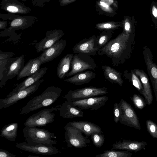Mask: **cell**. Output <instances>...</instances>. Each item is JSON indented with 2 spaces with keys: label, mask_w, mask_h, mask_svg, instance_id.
I'll return each instance as SVG.
<instances>
[{
  "label": "cell",
  "mask_w": 157,
  "mask_h": 157,
  "mask_svg": "<svg viewBox=\"0 0 157 157\" xmlns=\"http://www.w3.org/2000/svg\"><path fill=\"white\" fill-rule=\"evenodd\" d=\"M134 41L130 34L123 31L100 49L97 54L100 56H106L111 59L113 66H118L130 57Z\"/></svg>",
  "instance_id": "1"
},
{
  "label": "cell",
  "mask_w": 157,
  "mask_h": 157,
  "mask_svg": "<svg viewBox=\"0 0 157 157\" xmlns=\"http://www.w3.org/2000/svg\"><path fill=\"white\" fill-rule=\"evenodd\" d=\"M62 90V89L58 87H48L41 94L29 100L21 109L19 114H27L36 109L51 105L59 98Z\"/></svg>",
  "instance_id": "2"
},
{
  "label": "cell",
  "mask_w": 157,
  "mask_h": 157,
  "mask_svg": "<svg viewBox=\"0 0 157 157\" xmlns=\"http://www.w3.org/2000/svg\"><path fill=\"white\" fill-rule=\"evenodd\" d=\"M0 18L4 20L10 21L9 26L0 33L1 36H10L19 30L26 29L37 22L38 19L34 16H21L8 13L7 14L0 13Z\"/></svg>",
  "instance_id": "3"
},
{
  "label": "cell",
  "mask_w": 157,
  "mask_h": 157,
  "mask_svg": "<svg viewBox=\"0 0 157 157\" xmlns=\"http://www.w3.org/2000/svg\"><path fill=\"white\" fill-rule=\"evenodd\" d=\"M23 132L26 142L29 144L53 145L58 142L52 139L56 138L54 133L44 129L39 128L35 127L25 126Z\"/></svg>",
  "instance_id": "4"
},
{
  "label": "cell",
  "mask_w": 157,
  "mask_h": 157,
  "mask_svg": "<svg viewBox=\"0 0 157 157\" xmlns=\"http://www.w3.org/2000/svg\"><path fill=\"white\" fill-rule=\"evenodd\" d=\"M97 65L90 56L81 53L74 55L71 69L65 77H69L87 70L94 71Z\"/></svg>",
  "instance_id": "5"
},
{
  "label": "cell",
  "mask_w": 157,
  "mask_h": 157,
  "mask_svg": "<svg viewBox=\"0 0 157 157\" xmlns=\"http://www.w3.org/2000/svg\"><path fill=\"white\" fill-rule=\"evenodd\" d=\"M108 90V88L105 87L87 86L70 90L64 97L68 101L71 102L104 95L107 94Z\"/></svg>",
  "instance_id": "6"
},
{
  "label": "cell",
  "mask_w": 157,
  "mask_h": 157,
  "mask_svg": "<svg viewBox=\"0 0 157 157\" xmlns=\"http://www.w3.org/2000/svg\"><path fill=\"white\" fill-rule=\"evenodd\" d=\"M64 137L67 144V148L74 147L77 148L85 147L90 140L82 134L78 128L72 126L69 122L64 126Z\"/></svg>",
  "instance_id": "7"
},
{
  "label": "cell",
  "mask_w": 157,
  "mask_h": 157,
  "mask_svg": "<svg viewBox=\"0 0 157 157\" xmlns=\"http://www.w3.org/2000/svg\"><path fill=\"white\" fill-rule=\"evenodd\" d=\"M118 105L120 113L119 122L125 125L141 130L139 119L131 105L123 99L121 100Z\"/></svg>",
  "instance_id": "8"
},
{
  "label": "cell",
  "mask_w": 157,
  "mask_h": 157,
  "mask_svg": "<svg viewBox=\"0 0 157 157\" xmlns=\"http://www.w3.org/2000/svg\"><path fill=\"white\" fill-rule=\"evenodd\" d=\"M24 55L9 59L5 67L2 77L0 80V87L5 86L6 82L18 76L24 66Z\"/></svg>",
  "instance_id": "9"
},
{
  "label": "cell",
  "mask_w": 157,
  "mask_h": 157,
  "mask_svg": "<svg viewBox=\"0 0 157 157\" xmlns=\"http://www.w3.org/2000/svg\"><path fill=\"white\" fill-rule=\"evenodd\" d=\"M57 110L56 107L42 110L29 117L24 125L25 126L32 127L45 126L54 121L55 114L52 112Z\"/></svg>",
  "instance_id": "10"
},
{
  "label": "cell",
  "mask_w": 157,
  "mask_h": 157,
  "mask_svg": "<svg viewBox=\"0 0 157 157\" xmlns=\"http://www.w3.org/2000/svg\"><path fill=\"white\" fill-rule=\"evenodd\" d=\"M44 81L43 79H40L30 86L9 97L0 99V110L7 108L34 93L37 90Z\"/></svg>",
  "instance_id": "11"
},
{
  "label": "cell",
  "mask_w": 157,
  "mask_h": 157,
  "mask_svg": "<svg viewBox=\"0 0 157 157\" xmlns=\"http://www.w3.org/2000/svg\"><path fill=\"white\" fill-rule=\"evenodd\" d=\"M16 146L22 150L39 155H51L60 152L59 150L51 144H29L25 142L16 143Z\"/></svg>",
  "instance_id": "12"
},
{
  "label": "cell",
  "mask_w": 157,
  "mask_h": 157,
  "mask_svg": "<svg viewBox=\"0 0 157 157\" xmlns=\"http://www.w3.org/2000/svg\"><path fill=\"white\" fill-rule=\"evenodd\" d=\"M99 48L96 35L85 38L76 44L72 49L75 53H81L89 56H95Z\"/></svg>",
  "instance_id": "13"
},
{
  "label": "cell",
  "mask_w": 157,
  "mask_h": 157,
  "mask_svg": "<svg viewBox=\"0 0 157 157\" xmlns=\"http://www.w3.org/2000/svg\"><path fill=\"white\" fill-rule=\"evenodd\" d=\"M108 100L107 96L94 97L79 101L69 102L73 106L82 110H97L104 106Z\"/></svg>",
  "instance_id": "14"
},
{
  "label": "cell",
  "mask_w": 157,
  "mask_h": 157,
  "mask_svg": "<svg viewBox=\"0 0 157 157\" xmlns=\"http://www.w3.org/2000/svg\"><path fill=\"white\" fill-rule=\"evenodd\" d=\"M64 34L59 29L48 30L45 37L34 46L37 53L43 52L60 40Z\"/></svg>",
  "instance_id": "15"
},
{
  "label": "cell",
  "mask_w": 157,
  "mask_h": 157,
  "mask_svg": "<svg viewBox=\"0 0 157 157\" xmlns=\"http://www.w3.org/2000/svg\"><path fill=\"white\" fill-rule=\"evenodd\" d=\"M95 7L99 15L113 17L117 14L118 2L117 0H96Z\"/></svg>",
  "instance_id": "16"
},
{
  "label": "cell",
  "mask_w": 157,
  "mask_h": 157,
  "mask_svg": "<svg viewBox=\"0 0 157 157\" xmlns=\"http://www.w3.org/2000/svg\"><path fill=\"white\" fill-rule=\"evenodd\" d=\"M66 40L62 39L44 51L38 56L41 64L52 61L59 56L64 49Z\"/></svg>",
  "instance_id": "17"
},
{
  "label": "cell",
  "mask_w": 157,
  "mask_h": 157,
  "mask_svg": "<svg viewBox=\"0 0 157 157\" xmlns=\"http://www.w3.org/2000/svg\"><path fill=\"white\" fill-rule=\"evenodd\" d=\"M143 54L147 71L152 85L157 102V65L152 61V55L150 49L144 47Z\"/></svg>",
  "instance_id": "18"
},
{
  "label": "cell",
  "mask_w": 157,
  "mask_h": 157,
  "mask_svg": "<svg viewBox=\"0 0 157 157\" xmlns=\"http://www.w3.org/2000/svg\"><path fill=\"white\" fill-rule=\"evenodd\" d=\"M0 9L9 13L25 14L31 12V9L17 0H1Z\"/></svg>",
  "instance_id": "19"
},
{
  "label": "cell",
  "mask_w": 157,
  "mask_h": 157,
  "mask_svg": "<svg viewBox=\"0 0 157 157\" xmlns=\"http://www.w3.org/2000/svg\"><path fill=\"white\" fill-rule=\"evenodd\" d=\"M47 69L48 67H46L40 68L37 71L32 75L28 76L20 83L17 84L15 85V87L6 97H9L27 88L38 81L45 74Z\"/></svg>",
  "instance_id": "20"
},
{
  "label": "cell",
  "mask_w": 157,
  "mask_h": 157,
  "mask_svg": "<svg viewBox=\"0 0 157 157\" xmlns=\"http://www.w3.org/2000/svg\"><path fill=\"white\" fill-rule=\"evenodd\" d=\"M147 145L146 141L139 142L121 138L111 146V150H125L136 152L142 149H145Z\"/></svg>",
  "instance_id": "21"
},
{
  "label": "cell",
  "mask_w": 157,
  "mask_h": 157,
  "mask_svg": "<svg viewBox=\"0 0 157 157\" xmlns=\"http://www.w3.org/2000/svg\"><path fill=\"white\" fill-rule=\"evenodd\" d=\"M56 107L59 111L60 116L64 118L72 119L83 117L82 110L73 106L67 101Z\"/></svg>",
  "instance_id": "22"
},
{
  "label": "cell",
  "mask_w": 157,
  "mask_h": 157,
  "mask_svg": "<svg viewBox=\"0 0 157 157\" xmlns=\"http://www.w3.org/2000/svg\"><path fill=\"white\" fill-rule=\"evenodd\" d=\"M133 71L140 79L143 88V95L147 104L149 105L152 102L153 97L147 76L143 70L136 69L133 70Z\"/></svg>",
  "instance_id": "23"
},
{
  "label": "cell",
  "mask_w": 157,
  "mask_h": 157,
  "mask_svg": "<svg viewBox=\"0 0 157 157\" xmlns=\"http://www.w3.org/2000/svg\"><path fill=\"white\" fill-rule=\"evenodd\" d=\"M69 123L72 126L80 130L87 137L94 132H103L100 127L92 122L79 121Z\"/></svg>",
  "instance_id": "24"
},
{
  "label": "cell",
  "mask_w": 157,
  "mask_h": 157,
  "mask_svg": "<svg viewBox=\"0 0 157 157\" xmlns=\"http://www.w3.org/2000/svg\"><path fill=\"white\" fill-rule=\"evenodd\" d=\"M96 76L94 72L88 71L77 73L64 81L76 85H80L89 82Z\"/></svg>",
  "instance_id": "25"
},
{
  "label": "cell",
  "mask_w": 157,
  "mask_h": 157,
  "mask_svg": "<svg viewBox=\"0 0 157 157\" xmlns=\"http://www.w3.org/2000/svg\"><path fill=\"white\" fill-rule=\"evenodd\" d=\"M38 57L30 59L24 66L19 75L17 80L29 76L35 73L40 68L41 65Z\"/></svg>",
  "instance_id": "26"
},
{
  "label": "cell",
  "mask_w": 157,
  "mask_h": 157,
  "mask_svg": "<svg viewBox=\"0 0 157 157\" xmlns=\"http://www.w3.org/2000/svg\"><path fill=\"white\" fill-rule=\"evenodd\" d=\"M105 78L110 82L117 83L121 86L124 82L121 77V73L108 65H102Z\"/></svg>",
  "instance_id": "27"
},
{
  "label": "cell",
  "mask_w": 157,
  "mask_h": 157,
  "mask_svg": "<svg viewBox=\"0 0 157 157\" xmlns=\"http://www.w3.org/2000/svg\"><path fill=\"white\" fill-rule=\"evenodd\" d=\"M74 55L69 53L66 55L60 60L56 70L58 78L62 79L65 77L66 74L71 69V63Z\"/></svg>",
  "instance_id": "28"
},
{
  "label": "cell",
  "mask_w": 157,
  "mask_h": 157,
  "mask_svg": "<svg viewBox=\"0 0 157 157\" xmlns=\"http://www.w3.org/2000/svg\"><path fill=\"white\" fill-rule=\"evenodd\" d=\"M18 126L17 123H11L6 125L1 130L0 136L14 141L17 136Z\"/></svg>",
  "instance_id": "29"
},
{
  "label": "cell",
  "mask_w": 157,
  "mask_h": 157,
  "mask_svg": "<svg viewBox=\"0 0 157 157\" xmlns=\"http://www.w3.org/2000/svg\"><path fill=\"white\" fill-rule=\"evenodd\" d=\"M122 27V22L115 21H109L97 23L95 28L101 31H113L120 29Z\"/></svg>",
  "instance_id": "30"
},
{
  "label": "cell",
  "mask_w": 157,
  "mask_h": 157,
  "mask_svg": "<svg viewBox=\"0 0 157 157\" xmlns=\"http://www.w3.org/2000/svg\"><path fill=\"white\" fill-rule=\"evenodd\" d=\"M132 154L128 151H117L114 150H105L95 157H131Z\"/></svg>",
  "instance_id": "31"
},
{
  "label": "cell",
  "mask_w": 157,
  "mask_h": 157,
  "mask_svg": "<svg viewBox=\"0 0 157 157\" xmlns=\"http://www.w3.org/2000/svg\"><path fill=\"white\" fill-rule=\"evenodd\" d=\"M114 33L113 31H103L97 36V44L99 49L109 41Z\"/></svg>",
  "instance_id": "32"
},
{
  "label": "cell",
  "mask_w": 157,
  "mask_h": 157,
  "mask_svg": "<svg viewBox=\"0 0 157 157\" xmlns=\"http://www.w3.org/2000/svg\"><path fill=\"white\" fill-rule=\"evenodd\" d=\"M91 138L93 144L97 148H101L105 141L102 132H94L91 135Z\"/></svg>",
  "instance_id": "33"
},
{
  "label": "cell",
  "mask_w": 157,
  "mask_h": 157,
  "mask_svg": "<svg viewBox=\"0 0 157 157\" xmlns=\"http://www.w3.org/2000/svg\"><path fill=\"white\" fill-rule=\"evenodd\" d=\"M131 99L135 106L140 109H143L147 104L143 98L138 94H134Z\"/></svg>",
  "instance_id": "34"
},
{
  "label": "cell",
  "mask_w": 157,
  "mask_h": 157,
  "mask_svg": "<svg viewBox=\"0 0 157 157\" xmlns=\"http://www.w3.org/2000/svg\"><path fill=\"white\" fill-rule=\"evenodd\" d=\"M147 130L150 135L154 138H157V124L150 120L146 121Z\"/></svg>",
  "instance_id": "35"
},
{
  "label": "cell",
  "mask_w": 157,
  "mask_h": 157,
  "mask_svg": "<svg viewBox=\"0 0 157 157\" xmlns=\"http://www.w3.org/2000/svg\"><path fill=\"white\" fill-rule=\"evenodd\" d=\"M131 74V80L133 86L137 89L140 93L143 95V88L140 80L133 70Z\"/></svg>",
  "instance_id": "36"
},
{
  "label": "cell",
  "mask_w": 157,
  "mask_h": 157,
  "mask_svg": "<svg viewBox=\"0 0 157 157\" xmlns=\"http://www.w3.org/2000/svg\"><path fill=\"white\" fill-rule=\"evenodd\" d=\"M113 113L114 121L116 123H117L119 121L120 113L118 103L117 102L114 104Z\"/></svg>",
  "instance_id": "37"
},
{
  "label": "cell",
  "mask_w": 157,
  "mask_h": 157,
  "mask_svg": "<svg viewBox=\"0 0 157 157\" xmlns=\"http://www.w3.org/2000/svg\"><path fill=\"white\" fill-rule=\"evenodd\" d=\"M50 1V0H32V3L34 6L42 8Z\"/></svg>",
  "instance_id": "38"
},
{
  "label": "cell",
  "mask_w": 157,
  "mask_h": 157,
  "mask_svg": "<svg viewBox=\"0 0 157 157\" xmlns=\"http://www.w3.org/2000/svg\"><path fill=\"white\" fill-rule=\"evenodd\" d=\"M14 54L15 53L13 52H4L0 50V59H9L12 57Z\"/></svg>",
  "instance_id": "39"
},
{
  "label": "cell",
  "mask_w": 157,
  "mask_h": 157,
  "mask_svg": "<svg viewBox=\"0 0 157 157\" xmlns=\"http://www.w3.org/2000/svg\"><path fill=\"white\" fill-rule=\"evenodd\" d=\"M9 59H0V80L2 77L5 67Z\"/></svg>",
  "instance_id": "40"
},
{
  "label": "cell",
  "mask_w": 157,
  "mask_h": 157,
  "mask_svg": "<svg viewBox=\"0 0 157 157\" xmlns=\"http://www.w3.org/2000/svg\"><path fill=\"white\" fill-rule=\"evenodd\" d=\"M16 156L9 151L0 149V157H16Z\"/></svg>",
  "instance_id": "41"
},
{
  "label": "cell",
  "mask_w": 157,
  "mask_h": 157,
  "mask_svg": "<svg viewBox=\"0 0 157 157\" xmlns=\"http://www.w3.org/2000/svg\"><path fill=\"white\" fill-rule=\"evenodd\" d=\"M77 0H59V2L60 6H64L71 3Z\"/></svg>",
  "instance_id": "42"
},
{
  "label": "cell",
  "mask_w": 157,
  "mask_h": 157,
  "mask_svg": "<svg viewBox=\"0 0 157 157\" xmlns=\"http://www.w3.org/2000/svg\"><path fill=\"white\" fill-rule=\"evenodd\" d=\"M8 21H6L0 20V29L5 30L6 29V27L8 25Z\"/></svg>",
  "instance_id": "43"
},
{
  "label": "cell",
  "mask_w": 157,
  "mask_h": 157,
  "mask_svg": "<svg viewBox=\"0 0 157 157\" xmlns=\"http://www.w3.org/2000/svg\"><path fill=\"white\" fill-rule=\"evenodd\" d=\"M152 13L154 17H157V10L154 6H153L152 8Z\"/></svg>",
  "instance_id": "44"
},
{
  "label": "cell",
  "mask_w": 157,
  "mask_h": 157,
  "mask_svg": "<svg viewBox=\"0 0 157 157\" xmlns=\"http://www.w3.org/2000/svg\"><path fill=\"white\" fill-rule=\"evenodd\" d=\"M21 1H24V2H25L27 1V0H21Z\"/></svg>",
  "instance_id": "45"
}]
</instances>
